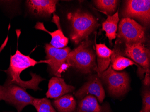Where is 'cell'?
<instances>
[{"label":"cell","instance_id":"obj_1","mask_svg":"<svg viewBox=\"0 0 150 112\" xmlns=\"http://www.w3.org/2000/svg\"><path fill=\"white\" fill-rule=\"evenodd\" d=\"M41 62L45 63V61H38L25 55L17 49L16 54L11 56L10 66L5 72L7 75V80L5 83L15 84L23 89H33L34 91L40 90L39 85L44 80L42 77L35 73L31 72V79L28 81H23L20 78V74L29 67L35 66Z\"/></svg>","mask_w":150,"mask_h":112},{"label":"cell","instance_id":"obj_2","mask_svg":"<svg viewBox=\"0 0 150 112\" xmlns=\"http://www.w3.org/2000/svg\"><path fill=\"white\" fill-rule=\"evenodd\" d=\"M67 18L71 26L70 39L76 44L88 39V36L99 26L91 14L80 10L68 13Z\"/></svg>","mask_w":150,"mask_h":112},{"label":"cell","instance_id":"obj_3","mask_svg":"<svg viewBox=\"0 0 150 112\" xmlns=\"http://www.w3.org/2000/svg\"><path fill=\"white\" fill-rule=\"evenodd\" d=\"M92 43L88 39L71 51L67 57L69 66H72L84 74H88L97 70L95 54L92 49Z\"/></svg>","mask_w":150,"mask_h":112},{"label":"cell","instance_id":"obj_4","mask_svg":"<svg viewBox=\"0 0 150 112\" xmlns=\"http://www.w3.org/2000/svg\"><path fill=\"white\" fill-rule=\"evenodd\" d=\"M35 99L19 86L6 83L0 85V101L3 100L13 106L17 112H21L28 105L33 106Z\"/></svg>","mask_w":150,"mask_h":112},{"label":"cell","instance_id":"obj_5","mask_svg":"<svg viewBox=\"0 0 150 112\" xmlns=\"http://www.w3.org/2000/svg\"><path fill=\"white\" fill-rule=\"evenodd\" d=\"M98 76L105 82L109 92L114 96L123 95L129 88V79L127 73L117 72L112 68L111 64L106 70L98 74Z\"/></svg>","mask_w":150,"mask_h":112},{"label":"cell","instance_id":"obj_6","mask_svg":"<svg viewBox=\"0 0 150 112\" xmlns=\"http://www.w3.org/2000/svg\"><path fill=\"white\" fill-rule=\"evenodd\" d=\"M45 63L49 65L51 72L57 77L61 78V74L69 67L67 57L71 50L69 47L58 49L50 44H45Z\"/></svg>","mask_w":150,"mask_h":112},{"label":"cell","instance_id":"obj_7","mask_svg":"<svg viewBox=\"0 0 150 112\" xmlns=\"http://www.w3.org/2000/svg\"><path fill=\"white\" fill-rule=\"evenodd\" d=\"M117 35L125 44L144 43L146 39L145 28L129 18L121 19Z\"/></svg>","mask_w":150,"mask_h":112},{"label":"cell","instance_id":"obj_8","mask_svg":"<svg viewBox=\"0 0 150 112\" xmlns=\"http://www.w3.org/2000/svg\"><path fill=\"white\" fill-rule=\"evenodd\" d=\"M122 15L124 18H136L145 25H147L150 23V1H126Z\"/></svg>","mask_w":150,"mask_h":112},{"label":"cell","instance_id":"obj_9","mask_svg":"<svg viewBox=\"0 0 150 112\" xmlns=\"http://www.w3.org/2000/svg\"><path fill=\"white\" fill-rule=\"evenodd\" d=\"M124 54L145 72H150V52L144 43L125 44Z\"/></svg>","mask_w":150,"mask_h":112},{"label":"cell","instance_id":"obj_10","mask_svg":"<svg viewBox=\"0 0 150 112\" xmlns=\"http://www.w3.org/2000/svg\"><path fill=\"white\" fill-rule=\"evenodd\" d=\"M75 97L81 100L88 95L95 96L100 103L103 102L105 92L102 82L98 76L93 75L79 90L74 93Z\"/></svg>","mask_w":150,"mask_h":112},{"label":"cell","instance_id":"obj_11","mask_svg":"<svg viewBox=\"0 0 150 112\" xmlns=\"http://www.w3.org/2000/svg\"><path fill=\"white\" fill-rule=\"evenodd\" d=\"M52 22L57 26L58 29L51 32L46 29L42 22H38L35 25V28L38 30H42L48 33L51 37L50 45L58 49H63L66 47L69 43V38L65 36L62 31V28L60 24L59 18L55 14H54Z\"/></svg>","mask_w":150,"mask_h":112},{"label":"cell","instance_id":"obj_12","mask_svg":"<svg viewBox=\"0 0 150 112\" xmlns=\"http://www.w3.org/2000/svg\"><path fill=\"white\" fill-rule=\"evenodd\" d=\"M58 2L55 0H28L26 1V4L29 11L33 15L48 17L56 11Z\"/></svg>","mask_w":150,"mask_h":112},{"label":"cell","instance_id":"obj_13","mask_svg":"<svg viewBox=\"0 0 150 112\" xmlns=\"http://www.w3.org/2000/svg\"><path fill=\"white\" fill-rule=\"evenodd\" d=\"M74 90L75 87L67 84L64 79L54 77L50 80L46 96L47 98L56 99Z\"/></svg>","mask_w":150,"mask_h":112},{"label":"cell","instance_id":"obj_14","mask_svg":"<svg viewBox=\"0 0 150 112\" xmlns=\"http://www.w3.org/2000/svg\"><path fill=\"white\" fill-rule=\"evenodd\" d=\"M112 51V52L111 56V62L112 63L111 64L112 68L115 71H120L124 70L128 66L135 65L138 68V74L141 79H142L144 77V73H145L142 68L133 61L124 57L119 48H115Z\"/></svg>","mask_w":150,"mask_h":112},{"label":"cell","instance_id":"obj_15","mask_svg":"<svg viewBox=\"0 0 150 112\" xmlns=\"http://www.w3.org/2000/svg\"><path fill=\"white\" fill-rule=\"evenodd\" d=\"M95 49L97 57L98 74L105 71L111 63L112 49L108 48L105 44H95Z\"/></svg>","mask_w":150,"mask_h":112},{"label":"cell","instance_id":"obj_16","mask_svg":"<svg viewBox=\"0 0 150 112\" xmlns=\"http://www.w3.org/2000/svg\"><path fill=\"white\" fill-rule=\"evenodd\" d=\"M107 18L102 23V30L106 32V36L110 42H112L117 37L118 24L119 21L118 12H117L112 15L106 14Z\"/></svg>","mask_w":150,"mask_h":112},{"label":"cell","instance_id":"obj_17","mask_svg":"<svg viewBox=\"0 0 150 112\" xmlns=\"http://www.w3.org/2000/svg\"><path fill=\"white\" fill-rule=\"evenodd\" d=\"M75 112H103V109L96 97L88 95L81 100Z\"/></svg>","mask_w":150,"mask_h":112},{"label":"cell","instance_id":"obj_18","mask_svg":"<svg viewBox=\"0 0 150 112\" xmlns=\"http://www.w3.org/2000/svg\"><path fill=\"white\" fill-rule=\"evenodd\" d=\"M53 104L59 112H73L76 107V102L70 94H66L53 101Z\"/></svg>","mask_w":150,"mask_h":112},{"label":"cell","instance_id":"obj_19","mask_svg":"<svg viewBox=\"0 0 150 112\" xmlns=\"http://www.w3.org/2000/svg\"><path fill=\"white\" fill-rule=\"evenodd\" d=\"M118 1L117 0H96L93 2L103 12L111 15L117 9Z\"/></svg>","mask_w":150,"mask_h":112},{"label":"cell","instance_id":"obj_20","mask_svg":"<svg viewBox=\"0 0 150 112\" xmlns=\"http://www.w3.org/2000/svg\"><path fill=\"white\" fill-rule=\"evenodd\" d=\"M33 106L38 112H56L50 101L47 98H35L33 102Z\"/></svg>","mask_w":150,"mask_h":112},{"label":"cell","instance_id":"obj_21","mask_svg":"<svg viewBox=\"0 0 150 112\" xmlns=\"http://www.w3.org/2000/svg\"><path fill=\"white\" fill-rule=\"evenodd\" d=\"M142 112H150V92L146 90L144 92L142 98Z\"/></svg>","mask_w":150,"mask_h":112},{"label":"cell","instance_id":"obj_22","mask_svg":"<svg viewBox=\"0 0 150 112\" xmlns=\"http://www.w3.org/2000/svg\"><path fill=\"white\" fill-rule=\"evenodd\" d=\"M146 75L143 81V83L144 85L149 86L150 84V72H146Z\"/></svg>","mask_w":150,"mask_h":112},{"label":"cell","instance_id":"obj_23","mask_svg":"<svg viewBox=\"0 0 150 112\" xmlns=\"http://www.w3.org/2000/svg\"><path fill=\"white\" fill-rule=\"evenodd\" d=\"M8 37H7L6 38V40H5V42H4V43H3V44H2V45H1V47H0V52H1V51H2V49H4V47H5V46H6L7 43V42H8Z\"/></svg>","mask_w":150,"mask_h":112},{"label":"cell","instance_id":"obj_24","mask_svg":"<svg viewBox=\"0 0 150 112\" xmlns=\"http://www.w3.org/2000/svg\"><path fill=\"white\" fill-rule=\"evenodd\" d=\"M140 112H142L141 111H140Z\"/></svg>","mask_w":150,"mask_h":112}]
</instances>
